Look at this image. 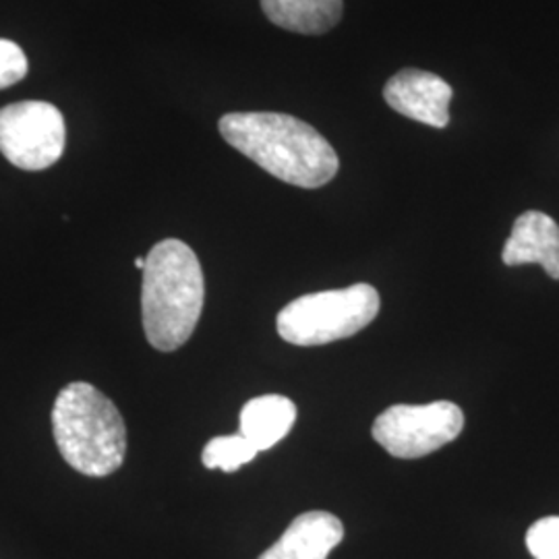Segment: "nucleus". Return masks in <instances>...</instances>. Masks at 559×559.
I'll use <instances>...</instances> for the list:
<instances>
[{
  "instance_id": "nucleus-7",
  "label": "nucleus",
  "mask_w": 559,
  "mask_h": 559,
  "mask_svg": "<svg viewBox=\"0 0 559 559\" xmlns=\"http://www.w3.org/2000/svg\"><path fill=\"white\" fill-rule=\"evenodd\" d=\"M452 96L454 90L448 81L420 69H402L383 87V100L392 110L436 129L450 124Z\"/></svg>"
},
{
  "instance_id": "nucleus-6",
  "label": "nucleus",
  "mask_w": 559,
  "mask_h": 559,
  "mask_svg": "<svg viewBox=\"0 0 559 559\" xmlns=\"http://www.w3.org/2000/svg\"><path fill=\"white\" fill-rule=\"evenodd\" d=\"M67 127L50 102L25 100L0 108V154L21 170H46L64 154Z\"/></svg>"
},
{
  "instance_id": "nucleus-11",
  "label": "nucleus",
  "mask_w": 559,
  "mask_h": 559,
  "mask_svg": "<svg viewBox=\"0 0 559 559\" xmlns=\"http://www.w3.org/2000/svg\"><path fill=\"white\" fill-rule=\"evenodd\" d=\"M265 17L286 32L321 36L338 25L342 0H261Z\"/></svg>"
},
{
  "instance_id": "nucleus-13",
  "label": "nucleus",
  "mask_w": 559,
  "mask_h": 559,
  "mask_svg": "<svg viewBox=\"0 0 559 559\" xmlns=\"http://www.w3.org/2000/svg\"><path fill=\"white\" fill-rule=\"evenodd\" d=\"M526 547L535 559H559V516L537 520L526 533Z\"/></svg>"
},
{
  "instance_id": "nucleus-2",
  "label": "nucleus",
  "mask_w": 559,
  "mask_h": 559,
  "mask_svg": "<svg viewBox=\"0 0 559 559\" xmlns=\"http://www.w3.org/2000/svg\"><path fill=\"white\" fill-rule=\"evenodd\" d=\"M205 282L195 251L179 239L160 240L145 258L141 313L147 342L179 350L200 323Z\"/></svg>"
},
{
  "instance_id": "nucleus-5",
  "label": "nucleus",
  "mask_w": 559,
  "mask_h": 559,
  "mask_svg": "<svg viewBox=\"0 0 559 559\" xmlns=\"http://www.w3.org/2000/svg\"><path fill=\"white\" fill-rule=\"evenodd\" d=\"M462 429L464 413L454 402L396 404L373 423V440L394 459H423L456 440Z\"/></svg>"
},
{
  "instance_id": "nucleus-3",
  "label": "nucleus",
  "mask_w": 559,
  "mask_h": 559,
  "mask_svg": "<svg viewBox=\"0 0 559 559\" xmlns=\"http://www.w3.org/2000/svg\"><path fill=\"white\" fill-rule=\"evenodd\" d=\"M52 433L60 456L85 477L117 473L127 454V427L119 408L98 388L73 381L52 408Z\"/></svg>"
},
{
  "instance_id": "nucleus-10",
  "label": "nucleus",
  "mask_w": 559,
  "mask_h": 559,
  "mask_svg": "<svg viewBox=\"0 0 559 559\" xmlns=\"http://www.w3.org/2000/svg\"><path fill=\"white\" fill-rule=\"evenodd\" d=\"M297 420L295 402L278 394L249 400L240 411V436L260 452L274 448L288 436Z\"/></svg>"
},
{
  "instance_id": "nucleus-9",
  "label": "nucleus",
  "mask_w": 559,
  "mask_h": 559,
  "mask_svg": "<svg viewBox=\"0 0 559 559\" xmlns=\"http://www.w3.org/2000/svg\"><path fill=\"white\" fill-rule=\"evenodd\" d=\"M344 539V526L330 512H305L290 522L260 559H328Z\"/></svg>"
},
{
  "instance_id": "nucleus-12",
  "label": "nucleus",
  "mask_w": 559,
  "mask_h": 559,
  "mask_svg": "<svg viewBox=\"0 0 559 559\" xmlns=\"http://www.w3.org/2000/svg\"><path fill=\"white\" fill-rule=\"evenodd\" d=\"M258 454L260 450L251 441L240 433H235V436H222L207 441L201 454V462L210 471L221 468L224 473H235Z\"/></svg>"
},
{
  "instance_id": "nucleus-8",
  "label": "nucleus",
  "mask_w": 559,
  "mask_h": 559,
  "mask_svg": "<svg viewBox=\"0 0 559 559\" xmlns=\"http://www.w3.org/2000/svg\"><path fill=\"white\" fill-rule=\"evenodd\" d=\"M506 265L539 263L549 278L559 280V224L543 212H524L503 245Z\"/></svg>"
},
{
  "instance_id": "nucleus-14",
  "label": "nucleus",
  "mask_w": 559,
  "mask_h": 559,
  "mask_svg": "<svg viewBox=\"0 0 559 559\" xmlns=\"http://www.w3.org/2000/svg\"><path fill=\"white\" fill-rule=\"evenodd\" d=\"M27 57L15 41L0 38V90L20 83L27 75Z\"/></svg>"
},
{
  "instance_id": "nucleus-4",
  "label": "nucleus",
  "mask_w": 559,
  "mask_h": 559,
  "mask_svg": "<svg viewBox=\"0 0 559 559\" xmlns=\"http://www.w3.org/2000/svg\"><path fill=\"white\" fill-rule=\"evenodd\" d=\"M380 305V293L371 284L305 295L280 311V338L295 346H323L350 338L378 318Z\"/></svg>"
},
{
  "instance_id": "nucleus-1",
  "label": "nucleus",
  "mask_w": 559,
  "mask_h": 559,
  "mask_svg": "<svg viewBox=\"0 0 559 559\" xmlns=\"http://www.w3.org/2000/svg\"><path fill=\"white\" fill-rule=\"evenodd\" d=\"M218 129L228 145L282 182L320 189L338 175V154L332 143L297 117L228 112Z\"/></svg>"
},
{
  "instance_id": "nucleus-15",
  "label": "nucleus",
  "mask_w": 559,
  "mask_h": 559,
  "mask_svg": "<svg viewBox=\"0 0 559 559\" xmlns=\"http://www.w3.org/2000/svg\"><path fill=\"white\" fill-rule=\"evenodd\" d=\"M135 267L143 272V267H145V258H138V260H135Z\"/></svg>"
}]
</instances>
